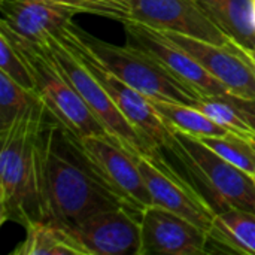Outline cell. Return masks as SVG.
Listing matches in <instances>:
<instances>
[{"label":"cell","instance_id":"28","mask_svg":"<svg viewBox=\"0 0 255 255\" xmlns=\"http://www.w3.org/2000/svg\"><path fill=\"white\" fill-rule=\"evenodd\" d=\"M254 22H255V0H254Z\"/></svg>","mask_w":255,"mask_h":255},{"label":"cell","instance_id":"25","mask_svg":"<svg viewBox=\"0 0 255 255\" xmlns=\"http://www.w3.org/2000/svg\"><path fill=\"white\" fill-rule=\"evenodd\" d=\"M224 97L242 115V118L247 121V124L251 127V130L254 131L255 134V99H247V97L235 96L232 93H226Z\"/></svg>","mask_w":255,"mask_h":255},{"label":"cell","instance_id":"9","mask_svg":"<svg viewBox=\"0 0 255 255\" xmlns=\"http://www.w3.org/2000/svg\"><path fill=\"white\" fill-rule=\"evenodd\" d=\"M131 211L127 206L105 209L61 227L84 255H139L140 221Z\"/></svg>","mask_w":255,"mask_h":255},{"label":"cell","instance_id":"19","mask_svg":"<svg viewBox=\"0 0 255 255\" xmlns=\"http://www.w3.org/2000/svg\"><path fill=\"white\" fill-rule=\"evenodd\" d=\"M157 114L163 118L167 127L172 131H182L196 137L205 136H229L233 134L230 130L224 128L200 109L193 105L178 103V102H164V100H151Z\"/></svg>","mask_w":255,"mask_h":255},{"label":"cell","instance_id":"12","mask_svg":"<svg viewBox=\"0 0 255 255\" xmlns=\"http://www.w3.org/2000/svg\"><path fill=\"white\" fill-rule=\"evenodd\" d=\"M139 255H202L211 253L209 233L178 214L151 205L140 215Z\"/></svg>","mask_w":255,"mask_h":255},{"label":"cell","instance_id":"26","mask_svg":"<svg viewBox=\"0 0 255 255\" xmlns=\"http://www.w3.org/2000/svg\"><path fill=\"white\" fill-rule=\"evenodd\" d=\"M229 43H230V45H232V46H233V48H235V49H236V51H238V52H239V54H241V55H242V57H244V58H245V60H247V61L255 69V48L254 49H242V48H239L238 45H235V43L230 42V40H229Z\"/></svg>","mask_w":255,"mask_h":255},{"label":"cell","instance_id":"13","mask_svg":"<svg viewBox=\"0 0 255 255\" xmlns=\"http://www.w3.org/2000/svg\"><path fill=\"white\" fill-rule=\"evenodd\" d=\"M130 19L160 31H173L217 45H227V36L211 21L197 0H126Z\"/></svg>","mask_w":255,"mask_h":255},{"label":"cell","instance_id":"4","mask_svg":"<svg viewBox=\"0 0 255 255\" xmlns=\"http://www.w3.org/2000/svg\"><path fill=\"white\" fill-rule=\"evenodd\" d=\"M76 33L93 54L120 79L145 94L149 100L194 105L202 96L176 79L157 58L127 42L115 45L102 40L75 24Z\"/></svg>","mask_w":255,"mask_h":255},{"label":"cell","instance_id":"14","mask_svg":"<svg viewBox=\"0 0 255 255\" xmlns=\"http://www.w3.org/2000/svg\"><path fill=\"white\" fill-rule=\"evenodd\" d=\"M0 33L31 43H45L79 13L48 0H0Z\"/></svg>","mask_w":255,"mask_h":255},{"label":"cell","instance_id":"20","mask_svg":"<svg viewBox=\"0 0 255 255\" xmlns=\"http://www.w3.org/2000/svg\"><path fill=\"white\" fill-rule=\"evenodd\" d=\"M42 105L43 102L36 93L25 90L0 72V128L10 126Z\"/></svg>","mask_w":255,"mask_h":255},{"label":"cell","instance_id":"16","mask_svg":"<svg viewBox=\"0 0 255 255\" xmlns=\"http://www.w3.org/2000/svg\"><path fill=\"white\" fill-rule=\"evenodd\" d=\"M211 21L242 49L255 48L254 0H197Z\"/></svg>","mask_w":255,"mask_h":255},{"label":"cell","instance_id":"3","mask_svg":"<svg viewBox=\"0 0 255 255\" xmlns=\"http://www.w3.org/2000/svg\"><path fill=\"white\" fill-rule=\"evenodd\" d=\"M175 140L169 149L178 157L203 188L202 196L218 214L241 209L255 214V178L212 151L199 137L173 131Z\"/></svg>","mask_w":255,"mask_h":255},{"label":"cell","instance_id":"24","mask_svg":"<svg viewBox=\"0 0 255 255\" xmlns=\"http://www.w3.org/2000/svg\"><path fill=\"white\" fill-rule=\"evenodd\" d=\"M75 9L79 13H93L117 21L130 19V7L126 0H48Z\"/></svg>","mask_w":255,"mask_h":255},{"label":"cell","instance_id":"27","mask_svg":"<svg viewBox=\"0 0 255 255\" xmlns=\"http://www.w3.org/2000/svg\"><path fill=\"white\" fill-rule=\"evenodd\" d=\"M248 142H250V145L254 148V151H255V134H253V136H244Z\"/></svg>","mask_w":255,"mask_h":255},{"label":"cell","instance_id":"10","mask_svg":"<svg viewBox=\"0 0 255 255\" xmlns=\"http://www.w3.org/2000/svg\"><path fill=\"white\" fill-rule=\"evenodd\" d=\"M123 24L127 42L151 54L176 79L184 82L199 96L209 97L229 93L226 85L212 76L193 55H190L184 48L176 45L158 30L133 19H127Z\"/></svg>","mask_w":255,"mask_h":255},{"label":"cell","instance_id":"5","mask_svg":"<svg viewBox=\"0 0 255 255\" xmlns=\"http://www.w3.org/2000/svg\"><path fill=\"white\" fill-rule=\"evenodd\" d=\"M4 37L25 57L34 76L36 93L52 120L60 123L78 140L87 136H109L78 91L64 78L45 43Z\"/></svg>","mask_w":255,"mask_h":255},{"label":"cell","instance_id":"1","mask_svg":"<svg viewBox=\"0 0 255 255\" xmlns=\"http://www.w3.org/2000/svg\"><path fill=\"white\" fill-rule=\"evenodd\" d=\"M37 203L39 220L58 226L126 206L94 173L78 139L57 121L45 126L37 142Z\"/></svg>","mask_w":255,"mask_h":255},{"label":"cell","instance_id":"11","mask_svg":"<svg viewBox=\"0 0 255 255\" xmlns=\"http://www.w3.org/2000/svg\"><path fill=\"white\" fill-rule=\"evenodd\" d=\"M136 161L154 205L178 214L208 233L211 232L217 212L205 200L202 193L182 179L163 157L152 158L140 155L136 157Z\"/></svg>","mask_w":255,"mask_h":255},{"label":"cell","instance_id":"21","mask_svg":"<svg viewBox=\"0 0 255 255\" xmlns=\"http://www.w3.org/2000/svg\"><path fill=\"white\" fill-rule=\"evenodd\" d=\"M199 139L232 164L255 175V151L244 136H205Z\"/></svg>","mask_w":255,"mask_h":255},{"label":"cell","instance_id":"7","mask_svg":"<svg viewBox=\"0 0 255 255\" xmlns=\"http://www.w3.org/2000/svg\"><path fill=\"white\" fill-rule=\"evenodd\" d=\"M45 45L54 57L64 78L78 91V94L82 97V100L87 103L99 123L105 127L114 142H117L134 157L148 155L152 158H161V152L155 151L128 123V120L117 108L105 87L73 55V52L66 45H63L55 36L49 37Z\"/></svg>","mask_w":255,"mask_h":255},{"label":"cell","instance_id":"6","mask_svg":"<svg viewBox=\"0 0 255 255\" xmlns=\"http://www.w3.org/2000/svg\"><path fill=\"white\" fill-rule=\"evenodd\" d=\"M54 36L63 45H66L73 52V55L96 76V79L109 93L121 114L155 151L161 152V149L169 151L172 148L175 140L173 131L157 114L152 102L145 94L120 79L93 54V51L76 33L73 21H70Z\"/></svg>","mask_w":255,"mask_h":255},{"label":"cell","instance_id":"8","mask_svg":"<svg viewBox=\"0 0 255 255\" xmlns=\"http://www.w3.org/2000/svg\"><path fill=\"white\" fill-rule=\"evenodd\" d=\"M78 143L94 173L126 206L140 215L154 205L133 154L109 136H87Z\"/></svg>","mask_w":255,"mask_h":255},{"label":"cell","instance_id":"30","mask_svg":"<svg viewBox=\"0 0 255 255\" xmlns=\"http://www.w3.org/2000/svg\"><path fill=\"white\" fill-rule=\"evenodd\" d=\"M254 176H255V175H254Z\"/></svg>","mask_w":255,"mask_h":255},{"label":"cell","instance_id":"18","mask_svg":"<svg viewBox=\"0 0 255 255\" xmlns=\"http://www.w3.org/2000/svg\"><path fill=\"white\" fill-rule=\"evenodd\" d=\"M25 230V239L13 250V255H84L58 224L34 220Z\"/></svg>","mask_w":255,"mask_h":255},{"label":"cell","instance_id":"29","mask_svg":"<svg viewBox=\"0 0 255 255\" xmlns=\"http://www.w3.org/2000/svg\"><path fill=\"white\" fill-rule=\"evenodd\" d=\"M254 178H255V176H254Z\"/></svg>","mask_w":255,"mask_h":255},{"label":"cell","instance_id":"2","mask_svg":"<svg viewBox=\"0 0 255 255\" xmlns=\"http://www.w3.org/2000/svg\"><path fill=\"white\" fill-rule=\"evenodd\" d=\"M42 105L10 126L0 128V220L21 226L39 220L37 203V142L48 124Z\"/></svg>","mask_w":255,"mask_h":255},{"label":"cell","instance_id":"22","mask_svg":"<svg viewBox=\"0 0 255 255\" xmlns=\"http://www.w3.org/2000/svg\"><path fill=\"white\" fill-rule=\"evenodd\" d=\"M193 106L200 109L205 115L211 120L223 126L224 128L230 130L233 134L238 136H253L254 131L242 118V115L235 109V106L227 102L224 94L221 96H209L199 99Z\"/></svg>","mask_w":255,"mask_h":255},{"label":"cell","instance_id":"23","mask_svg":"<svg viewBox=\"0 0 255 255\" xmlns=\"http://www.w3.org/2000/svg\"><path fill=\"white\" fill-rule=\"evenodd\" d=\"M0 72L7 75L25 90L36 93L34 76L25 57L3 34H0Z\"/></svg>","mask_w":255,"mask_h":255},{"label":"cell","instance_id":"17","mask_svg":"<svg viewBox=\"0 0 255 255\" xmlns=\"http://www.w3.org/2000/svg\"><path fill=\"white\" fill-rule=\"evenodd\" d=\"M209 239L215 251L255 255V214L241 209L218 212Z\"/></svg>","mask_w":255,"mask_h":255},{"label":"cell","instance_id":"15","mask_svg":"<svg viewBox=\"0 0 255 255\" xmlns=\"http://www.w3.org/2000/svg\"><path fill=\"white\" fill-rule=\"evenodd\" d=\"M160 33L193 55L212 76L226 85L229 93L255 99V69L229 42L227 45H217L173 31Z\"/></svg>","mask_w":255,"mask_h":255}]
</instances>
